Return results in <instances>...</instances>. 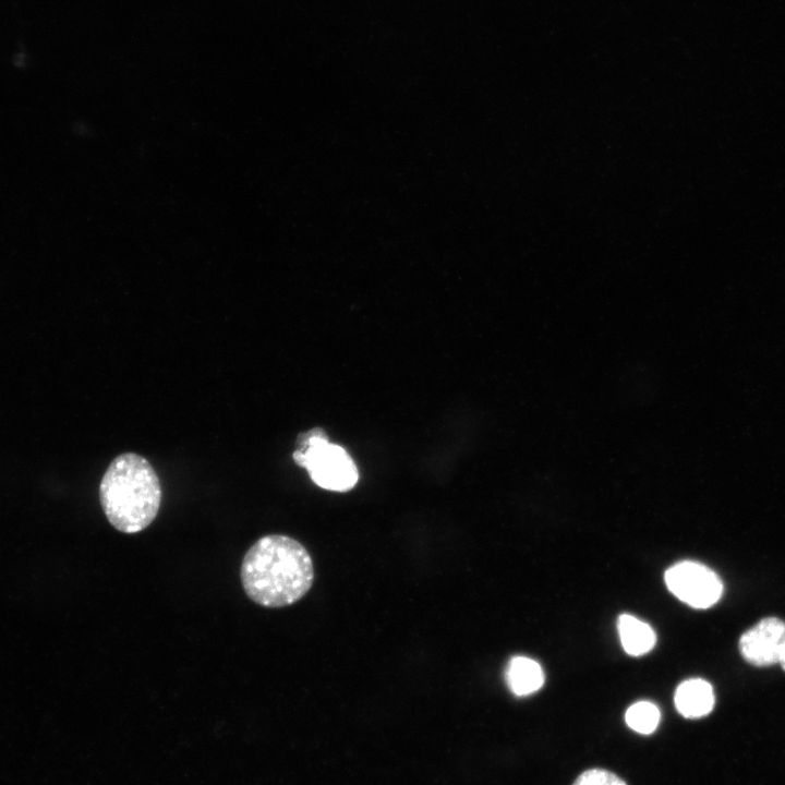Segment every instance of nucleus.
<instances>
[{"instance_id": "nucleus-7", "label": "nucleus", "mask_w": 785, "mask_h": 785, "mask_svg": "<svg viewBox=\"0 0 785 785\" xmlns=\"http://www.w3.org/2000/svg\"><path fill=\"white\" fill-rule=\"evenodd\" d=\"M506 680L516 696L522 697L538 691L544 684L542 667L527 656H515L509 661Z\"/></svg>"}, {"instance_id": "nucleus-2", "label": "nucleus", "mask_w": 785, "mask_h": 785, "mask_svg": "<svg viewBox=\"0 0 785 785\" xmlns=\"http://www.w3.org/2000/svg\"><path fill=\"white\" fill-rule=\"evenodd\" d=\"M99 500L109 523L122 533H137L156 518L161 487L152 464L142 456L125 452L107 468Z\"/></svg>"}, {"instance_id": "nucleus-5", "label": "nucleus", "mask_w": 785, "mask_h": 785, "mask_svg": "<svg viewBox=\"0 0 785 785\" xmlns=\"http://www.w3.org/2000/svg\"><path fill=\"white\" fill-rule=\"evenodd\" d=\"M784 644L785 621L776 617L761 619L739 639V650L744 660L760 667L778 663Z\"/></svg>"}, {"instance_id": "nucleus-9", "label": "nucleus", "mask_w": 785, "mask_h": 785, "mask_svg": "<svg viewBox=\"0 0 785 785\" xmlns=\"http://www.w3.org/2000/svg\"><path fill=\"white\" fill-rule=\"evenodd\" d=\"M660 717V710L649 701H639L632 704L625 715L627 725L640 734H651L654 732L659 725Z\"/></svg>"}, {"instance_id": "nucleus-11", "label": "nucleus", "mask_w": 785, "mask_h": 785, "mask_svg": "<svg viewBox=\"0 0 785 785\" xmlns=\"http://www.w3.org/2000/svg\"><path fill=\"white\" fill-rule=\"evenodd\" d=\"M778 664H780V665L782 666V668L785 671V644H784V648H783V651H782V654H781Z\"/></svg>"}, {"instance_id": "nucleus-4", "label": "nucleus", "mask_w": 785, "mask_h": 785, "mask_svg": "<svg viewBox=\"0 0 785 785\" xmlns=\"http://www.w3.org/2000/svg\"><path fill=\"white\" fill-rule=\"evenodd\" d=\"M668 590L681 602L693 608L714 605L723 593V584L709 567L692 560H684L665 572Z\"/></svg>"}, {"instance_id": "nucleus-1", "label": "nucleus", "mask_w": 785, "mask_h": 785, "mask_svg": "<svg viewBox=\"0 0 785 785\" xmlns=\"http://www.w3.org/2000/svg\"><path fill=\"white\" fill-rule=\"evenodd\" d=\"M240 578L256 604L278 608L302 599L314 580L312 558L297 540L282 534L258 539L245 553Z\"/></svg>"}, {"instance_id": "nucleus-8", "label": "nucleus", "mask_w": 785, "mask_h": 785, "mask_svg": "<svg viewBox=\"0 0 785 785\" xmlns=\"http://www.w3.org/2000/svg\"><path fill=\"white\" fill-rule=\"evenodd\" d=\"M618 633L624 650L633 656L648 653L656 641L651 626L629 614L618 618Z\"/></svg>"}, {"instance_id": "nucleus-10", "label": "nucleus", "mask_w": 785, "mask_h": 785, "mask_svg": "<svg viewBox=\"0 0 785 785\" xmlns=\"http://www.w3.org/2000/svg\"><path fill=\"white\" fill-rule=\"evenodd\" d=\"M572 785H627L616 774L603 770L591 769L581 773Z\"/></svg>"}, {"instance_id": "nucleus-3", "label": "nucleus", "mask_w": 785, "mask_h": 785, "mask_svg": "<svg viewBox=\"0 0 785 785\" xmlns=\"http://www.w3.org/2000/svg\"><path fill=\"white\" fill-rule=\"evenodd\" d=\"M300 445L293 459L307 470L316 485L346 492L357 484L359 474L354 462L343 448L330 444L323 431L316 428L301 435Z\"/></svg>"}, {"instance_id": "nucleus-6", "label": "nucleus", "mask_w": 785, "mask_h": 785, "mask_svg": "<svg viewBox=\"0 0 785 785\" xmlns=\"http://www.w3.org/2000/svg\"><path fill=\"white\" fill-rule=\"evenodd\" d=\"M677 711L687 718H698L709 714L714 705L712 686L700 678L683 681L675 691Z\"/></svg>"}]
</instances>
